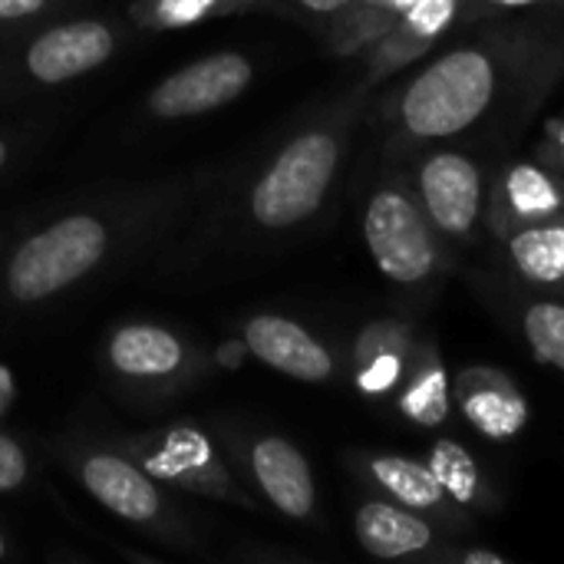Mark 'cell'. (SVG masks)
Segmentation results:
<instances>
[{"instance_id": "1", "label": "cell", "mask_w": 564, "mask_h": 564, "mask_svg": "<svg viewBox=\"0 0 564 564\" xmlns=\"http://www.w3.org/2000/svg\"><path fill=\"white\" fill-rule=\"evenodd\" d=\"M152 208L116 205L102 212H73L63 215L40 231L26 235L7 268H3V291L13 304H43L83 278H89L109 254L129 241V235L152 221Z\"/></svg>"}, {"instance_id": "2", "label": "cell", "mask_w": 564, "mask_h": 564, "mask_svg": "<svg viewBox=\"0 0 564 564\" xmlns=\"http://www.w3.org/2000/svg\"><path fill=\"white\" fill-rule=\"evenodd\" d=\"M340 162V139L334 129L314 126L297 132L268 162L248 192L251 221L264 231H284L307 221L327 198Z\"/></svg>"}, {"instance_id": "3", "label": "cell", "mask_w": 564, "mask_h": 564, "mask_svg": "<svg viewBox=\"0 0 564 564\" xmlns=\"http://www.w3.org/2000/svg\"><path fill=\"white\" fill-rule=\"evenodd\" d=\"M112 446L126 453L132 463H139L162 486H172L178 492H188L208 502L254 509V499L238 486V479L231 476L212 436L195 423L182 420L162 430L119 436Z\"/></svg>"}, {"instance_id": "4", "label": "cell", "mask_w": 564, "mask_h": 564, "mask_svg": "<svg viewBox=\"0 0 564 564\" xmlns=\"http://www.w3.org/2000/svg\"><path fill=\"white\" fill-rule=\"evenodd\" d=\"M66 466L76 482L116 519L145 529L169 545H192V532L169 502L162 482L116 446H73L66 453Z\"/></svg>"}, {"instance_id": "5", "label": "cell", "mask_w": 564, "mask_h": 564, "mask_svg": "<svg viewBox=\"0 0 564 564\" xmlns=\"http://www.w3.org/2000/svg\"><path fill=\"white\" fill-rule=\"evenodd\" d=\"M492 93V59L479 50H456L410 83L400 102V119L420 139H446L469 129L489 109Z\"/></svg>"}, {"instance_id": "6", "label": "cell", "mask_w": 564, "mask_h": 564, "mask_svg": "<svg viewBox=\"0 0 564 564\" xmlns=\"http://www.w3.org/2000/svg\"><path fill=\"white\" fill-rule=\"evenodd\" d=\"M364 238L377 268L397 284H416L436 264L430 225L423 221L420 208L393 188H383L370 198Z\"/></svg>"}, {"instance_id": "7", "label": "cell", "mask_w": 564, "mask_h": 564, "mask_svg": "<svg viewBox=\"0 0 564 564\" xmlns=\"http://www.w3.org/2000/svg\"><path fill=\"white\" fill-rule=\"evenodd\" d=\"M254 79V66L245 53L221 50L212 56H202L172 76H165L149 93V116L172 122L188 116H205L212 109H221L235 102Z\"/></svg>"}, {"instance_id": "8", "label": "cell", "mask_w": 564, "mask_h": 564, "mask_svg": "<svg viewBox=\"0 0 564 564\" xmlns=\"http://www.w3.org/2000/svg\"><path fill=\"white\" fill-rule=\"evenodd\" d=\"M106 364L119 380L159 390V387L185 383L192 377L195 347L182 334L162 324L132 321L109 334Z\"/></svg>"}, {"instance_id": "9", "label": "cell", "mask_w": 564, "mask_h": 564, "mask_svg": "<svg viewBox=\"0 0 564 564\" xmlns=\"http://www.w3.org/2000/svg\"><path fill=\"white\" fill-rule=\"evenodd\" d=\"M116 43L119 30L106 20H66L30 40L23 50V69L33 83L59 86L109 63Z\"/></svg>"}, {"instance_id": "10", "label": "cell", "mask_w": 564, "mask_h": 564, "mask_svg": "<svg viewBox=\"0 0 564 564\" xmlns=\"http://www.w3.org/2000/svg\"><path fill=\"white\" fill-rule=\"evenodd\" d=\"M245 347L251 357L268 364L271 370L301 380V383H327L334 377L330 350L297 321L281 314H254L241 327Z\"/></svg>"}, {"instance_id": "11", "label": "cell", "mask_w": 564, "mask_h": 564, "mask_svg": "<svg viewBox=\"0 0 564 564\" xmlns=\"http://www.w3.org/2000/svg\"><path fill=\"white\" fill-rule=\"evenodd\" d=\"M248 473L261 496L288 519H311L317 506V489L304 453L284 436H258L248 446Z\"/></svg>"}, {"instance_id": "12", "label": "cell", "mask_w": 564, "mask_h": 564, "mask_svg": "<svg viewBox=\"0 0 564 564\" xmlns=\"http://www.w3.org/2000/svg\"><path fill=\"white\" fill-rule=\"evenodd\" d=\"M420 192L430 221H436V228L449 235H466L476 225L482 182H479V169L466 155L456 152L433 155L420 172Z\"/></svg>"}, {"instance_id": "13", "label": "cell", "mask_w": 564, "mask_h": 564, "mask_svg": "<svg viewBox=\"0 0 564 564\" xmlns=\"http://www.w3.org/2000/svg\"><path fill=\"white\" fill-rule=\"evenodd\" d=\"M354 532H357V542L364 545V552H370L373 558L416 555V552L430 549V542H433V529L420 516L397 509L390 502L360 506V512L354 519Z\"/></svg>"}, {"instance_id": "14", "label": "cell", "mask_w": 564, "mask_h": 564, "mask_svg": "<svg viewBox=\"0 0 564 564\" xmlns=\"http://www.w3.org/2000/svg\"><path fill=\"white\" fill-rule=\"evenodd\" d=\"M278 0H129V20L139 30H188L221 17L274 10Z\"/></svg>"}, {"instance_id": "15", "label": "cell", "mask_w": 564, "mask_h": 564, "mask_svg": "<svg viewBox=\"0 0 564 564\" xmlns=\"http://www.w3.org/2000/svg\"><path fill=\"white\" fill-rule=\"evenodd\" d=\"M370 476L397 496L406 509H433L443 499V486L430 466H420L406 456H377L370 459Z\"/></svg>"}, {"instance_id": "16", "label": "cell", "mask_w": 564, "mask_h": 564, "mask_svg": "<svg viewBox=\"0 0 564 564\" xmlns=\"http://www.w3.org/2000/svg\"><path fill=\"white\" fill-rule=\"evenodd\" d=\"M463 413L466 420L492 436V440H509L516 436L525 420H529V410H525V400L516 397L512 390H496V387H482V390H469L463 397Z\"/></svg>"}, {"instance_id": "17", "label": "cell", "mask_w": 564, "mask_h": 564, "mask_svg": "<svg viewBox=\"0 0 564 564\" xmlns=\"http://www.w3.org/2000/svg\"><path fill=\"white\" fill-rule=\"evenodd\" d=\"M512 258L529 281H562L564 278V228H529L512 238Z\"/></svg>"}, {"instance_id": "18", "label": "cell", "mask_w": 564, "mask_h": 564, "mask_svg": "<svg viewBox=\"0 0 564 564\" xmlns=\"http://www.w3.org/2000/svg\"><path fill=\"white\" fill-rule=\"evenodd\" d=\"M430 469L436 473V479H440L443 492H449L459 506H469V502L476 499V489H479V469H476L473 456H469L463 446H456V443H449V440L436 443Z\"/></svg>"}, {"instance_id": "19", "label": "cell", "mask_w": 564, "mask_h": 564, "mask_svg": "<svg viewBox=\"0 0 564 564\" xmlns=\"http://www.w3.org/2000/svg\"><path fill=\"white\" fill-rule=\"evenodd\" d=\"M525 337L535 357L564 373V307L562 304H535L525 314Z\"/></svg>"}, {"instance_id": "20", "label": "cell", "mask_w": 564, "mask_h": 564, "mask_svg": "<svg viewBox=\"0 0 564 564\" xmlns=\"http://www.w3.org/2000/svg\"><path fill=\"white\" fill-rule=\"evenodd\" d=\"M506 192L509 202L519 215L525 218H539V215H552L558 208V192L549 182L545 172H539L535 165H516L506 178Z\"/></svg>"}, {"instance_id": "21", "label": "cell", "mask_w": 564, "mask_h": 564, "mask_svg": "<svg viewBox=\"0 0 564 564\" xmlns=\"http://www.w3.org/2000/svg\"><path fill=\"white\" fill-rule=\"evenodd\" d=\"M446 406H449V400H446V377H443V370L426 373V377L403 397V413H406L410 420H416L420 426H436V423H443V420H446Z\"/></svg>"}, {"instance_id": "22", "label": "cell", "mask_w": 564, "mask_h": 564, "mask_svg": "<svg viewBox=\"0 0 564 564\" xmlns=\"http://www.w3.org/2000/svg\"><path fill=\"white\" fill-rule=\"evenodd\" d=\"M403 17L413 36H436L453 17V0H416Z\"/></svg>"}, {"instance_id": "23", "label": "cell", "mask_w": 564, "mask_h": 564, "mask_svg": "<svg viewBox=\"0 0 564 564\" xmlns=\"http://www.w3.org/2000/svg\"><path fill=\"white\" fill-rule=\"evenodd\" d=\"M26 476H30V463L23 446L13 436L0 433V496L17 492L26 482Z\"/></svg>"}, {"instance_id": "24", "label": "cell", "mask_w": 564, "mask_h": 564, "mask_svg": "<svg viewBox=\"0 0 564 564\" xmlns=\"http://www.w3.org/2000/svg\"><path fill=\"white\" fill-rule=\"evenodd\" d=\"M397 377H400V360H397V354H390V350H377L373 357H367V364H364V370H360V390H367V393H380V390H387V387H393L397 383Z\"/></svg>"}, {"instance_id": "25", "label": "cell", "mask_w": 564, "mask_h": 564, "mask_svg": "<svg viewBox=\"0 0 564 564\" xmlns=\"http://www.w3.org/2000/svg\"><path fill=\"white\" fill-rule=\"evenodd\" d=\"M416 0H360L357 10L347 17V26H344V46H354L367 26V20L373 13H406Z\"/></svg>"}, {"instance_id": "26", "label": "cell", "mask_w": 564, "mask_h": 564, "mask_svg": "<svg viewBox=\"0 0 564 564\" xmlns=\"http://www.w3.org/2000/svg\"><path fill=\"white\" fill-rule=\"evenodd\" d=\"M53 0H0V23H20L33 20L50 10Z\"/></svg>"}, {"instance_id": "27", "label": "cell", "mask_w": 564, "mask_h": 564, "mask_svg": "<svg viewBox=\"0 0 564 564\" xmlns=\"http://www.w3.org/2000/svg\"><path fill=\"white\" fill-rule=\"evenodd\" d=\"M301 10H307V13H317V17H334V13H340V10H347L354 0H294Z\"/></svg>"}, {"instance_id": "28", "label": "cell", "mask_w": 564, "mask_h": 564, "mask_svg": "<svg viewBox=\"0 0 564 564\" xmlns=\"http://www.w3.org/2000/svg\"><path fill=\"white\" fill-rule=\"evenodd\" d=\"M466 564H506L502 555H496V552H466Z\"/></svg>"}, {"instance_id": "29", "label": "cell", "mask_w": 564, "mask_h": 564, "mask_svg": "<svg viewBox=\"0 0 564 564\" xmlns=\"http://www.w3.org/2000/svg\"><path fill=\"white\" fill-rule=\"evenodd\" d=\"M10 393H13V387H10V373L0 367V413H3V406H7V400H10Z\"/></svg>"}, {"instance_id": "30", "label": "cell", "mask_w": 564, "mask_h": 564, "mask_svg": "<svg viewBox=\"0 0 564 564\" xmlns=\"http://www.w3.org/2000/svg\"><path fill=\"white\" fill-rule=\"evenodd\" d=\"M7 555H10V545H7V535L0 532V562H3Z\"/></svg>"}, {"instance_id": "31", "label": "cell", "mask_w": 564, "mask_h": 564, "mask_svg": "<svg viewBox=\"0 0 564 564\" xmlns=\"http://www.w3.org/2000/svg\"><path fill=\"white\" fill-rule=\"evenodd\" d=\"M7 155H10V149H7V139H0V169H3V162H7Z\"/></svg>"}, {"instance_id": "32", "label": "cell", "mask_w": 564, "mask_h": 564, "mask_svg": "<svg viewBox=\"0 0 564 564\" xmlns=\"http://www.w3.org/2000/svg\"><path fill=\"white\" fill-rule=\"evenodd\" d=\"M496 3H509V7H516V3H532V0H496Z\"/></svg>"}]
</instances>
